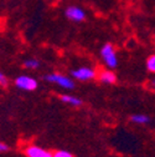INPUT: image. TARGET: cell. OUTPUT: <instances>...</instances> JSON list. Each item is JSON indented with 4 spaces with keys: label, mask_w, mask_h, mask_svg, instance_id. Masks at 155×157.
I'll return each mask as SVG.
<instances>
[{
    "label": "cell",
    "mask_w": 155,
    "mask_h": 157,
    "mask_svg": "<svg viewBox=\"0 0 155 157\" xmlns=\"http://www.w3.org/2000/svg\"><path fill=\"white\" fill-rule=\"evenodd\" d=\"M99 56L101 60L104 64V66L107 69L114 70L117 69L118 64H119V59H118V54L115 50V46L112 43H106L102 45L101 50H99Z\"/></svg>",
    "instance_id": "cell-1"
},
{
    "label": "cell",
    "mask_w": 155,
    "mask_h": 157,
    "mask_svg": "<svg viewBox=\"0 0 155 157\" xmlns=\"http://www.w3.org/2000/svg\"><path fill=\"white\" fill-rule=\"evenodd\" d=\"M45 80L49 84L56 85L60 89L67 90V91H71L76 87V82H74L73 78L71 76L61 74V72H50V74L45 75Z\"/></svg>",
    "instance_id": "cell-2"
},
{
    "label": "cell",
    "mask_w": 155,
    "mask_h": 157,
    "mask_svg": "<svg viewBox=\"0 0 155 157\" xmlns=\"http://www.w3.org/2000/svg\"><path fill=\"white\" fill-rule=\"evenodd\" d=\"M97 72H98V70H96L94 67L83 65V66H78L73 69L71 71V77L74 81L86 82V81H91V80L97 78Z\"/></svg>",
    "instance_id": "cell-3"
},
{
    "label": "cell",
    "mask_w": 155,
    "mask_h": 157,
    "mask_svg": "<svg viewBox=\"0 0 155 157\" xmlns=\"http://www.w3.org/2000/svg\"><path fill=\"white\" fill-rule=\"evenodd\" d=\"M14 85L16 89L23 90V91H35L38 87V81L36 77H34L31 75L23 74V75H19L17 77H15Z\"/></svg>",
    "instance_id": "cell-4"
},
{
    "label": "cell",
    "mask_w": 155,
    "mask_h": 157,
    "mask_svg": "<svg viewBox=\"0 0 155 157\" xmlns=\"http://www.w3.org/2000/svg\"><path fill=\"white\" fill-rule=\"evenodd\" d=\"M65 16L72 23H82L87 19V13L78 5H68L65 9Z\"/></svg>",
    "instance_id": "cell-5"
},
{
    "label": "cell",
    "mask_w": 155,
    "mask_h": 157,
    "mask_svg": "<svg viewBox=\"0 0 155 157\" xmlns=\"http://www.w3.org/2000/svg\"><path fill=\"white\" fill-rule=\"evenodd\" d=\"M24 155L25 157H52L53 152L38 145H27L24 148Z\"/></svg>",
    "instance_id": "cell-6"
},
{
    "label": "cell",
    "mask_w": 155,
    "mask_h": 157,
    "mask_svg": "<svg viewBox=\"0 0 155 157\" xmlns=\"http://www.w3.org/2000/svg\"><path fill=\"white\" fill-rule=\"evenodd\" d=\"M97 80L104 85H113L117 82V75L110 69H101L97 72Z\"/></svg>",
    "instance_id": "cell-7"
},
{
    "label": "cell",
    "mask_w": 155,
    "mask_h": 157,
    "mask_svg": "<svg viewBox=\"0 0 155 157\" xmlns=\"http://www.w3.org/2000/svg\"><path fill=\"white\" fill-rule=\"evenodd\" d=\"M60 100L68 105V106H72V107H80L83 105V101L81 97L78 96H76V95H71V94H62L60 95Z\"/></svg>",
    "instance_id": "cell-8"
},
{
    "label": "cell",
    "mask_w": 155,
    "mask_h": 157,
    "mask_svg": "<svg viewBox=\"0 0 155 157\" xmlns=\"http://www.w3.org/2000/svg\"><path fill=\"white\" fill-rule=\"evenodd\" d=\"M130 121L138 126H144L150 124V117L145 113H134L130 116Z\"/></svg>",
    "instance_id": "cell-9"
},
{
    "label": "cell",
    "mask_w": 155,
    "mask_h": 157,
    "mask_svg": "<svg viewBox=\"0 0 155 157\" xmlns=\"http://www.w3.org/2000/svg\"><path fill=\"white\" fill-rule=\"evenodd\" d=\"M23 66L25 69H27V70H37V69H40L41 63L36 57H30V59H26V60L24 61Z\"/></svg>",
    "instance_id": "cell-10"
},
{
    "label": "cell",
    "mask_w": 155,
    "mask_h": 157,
    "mask_svg": "<svg viewBox=\"0 0 155 157\" xmlns=\"http://www.w3.org/2000/svg\"><path fill=\"white\" fill-rule=\"evenodd\" d=\"M145 67L150 74H155V52L150 54L146 57V61H145Z\"/></svg>",
    "instance_id": "cell-11"
},
{
    "label": "cell",
    "mask_w": 155,
    "mask_h": 157,
    "mask_svg": "<svg viewBox=\"0 0 155 157\" xmlns=\"http://www.w3.org/2000/svg\"><path fill=\"white\" fill-rule=\"evenodd\" d=\"M52 157H74L72 152L67 151V150H57L53 152Z\"/></svg>",
    "instance_id": "cell-12"
},
{
    "label": "cell",
    "mask_w": 155,
    "mask_h": 157,
    "mask_svg": "<svg viewBox=\"0 0 155 157\" xmlns=\"http://www.w3.org/2000/svg\"><path fill=\"white\" fill-rule=\"evenodd\" d=\"M8 84H9V80H8V77H6V75L3 72V71H0V86H8Z\"/></svg>",
    "instance_id": "cell-13"
},
{
    "label": "cell",
    "mask_w": 155,
    "mask_h": 157,
    "mask_svg": "<svg viewBox=\"0 0 155 157\" xmlns=\"http://www.w3.org/2000/svg\"><path fill=\"white\" fill-rule=\"evenodd\" d=\"M6 151H9V145H6L5 142L0 141V153H4Z\"/></svg>",
    "instance_id": "cell-14"
},
{
    "label": "cell",
    "mask_w": 155,
    "mask_h": 157,
    "mask_svg": "<svg viewBox=\"0 0 155 157\" xmlns=\"http://www.w3.org/2000/svg\"><path fill=\"white\" fill-rule=\"evenodd\" d=\"M148 86H149V89H151V90H155V77H153L151 80L149 81Z\"/></svg>",
    "instance_id": "cell-15"
},
{
    "label": "cell",
    "mask_w": 155,
    "mask_h": 157,
    "mask_svg": "<svg viewBox=\"0 0 155 157\" xmlns=\"http://www.w3.org/2000/svg\"><path fill=\"white\" fill-rule=\"evenodd\" d=\"M154 44H155V40H154Z\"/></svg>",
    "instance_id": "cell-16"
}]
</instances>
